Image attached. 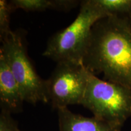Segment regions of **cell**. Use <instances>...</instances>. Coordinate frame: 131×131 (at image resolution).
Segmentation results:
<instances>
[{"label":"cell","instance_id":"cell-3","mask_svg":"<svg viewBox=\"0 0 131 131\" xmlns=\"http://www.w3.org/2000/svg\"><path fill=\"white\" fill-rule=\"evenodd\" d=\"M80 105L91 111L94 117L121 129L131 117V89L89 72Z\"/></svg>","mask_w":131,"mask_h":131},{"label":"cell","instance_id":"cell-10","mask_svg":"<svg viewBox=\"0 0 131 131\" xmlns=\"http://www.w3.org/2000/svg\"><path fill=\"white\" fill-rule=\"evenodd\" d=\"M14 10L10 3L0 0V39L2 40L12 32L10 28V17Z\"/></svg>","mask_w":131,"mask_h":131},{"label":"cell","instance_id":"cell-11","mask_svg":"<svg viewBox=\"0 0 131 131\" xmlns=\"http://www.w3.org/2000/svg\"><path fill=\"white\" fill-rule=\"evenodd\" d=\"M11 112L7 108L2 107L0 113V131H21L17 122L11 116Z\"/></svg>","mask_w":131,"mask_h":131},{"label":"cell","instance_id":"cell-5","mask_svg":"<svg viewBox=\"0 0 131 131\" xmlns=\"http://www.w3.org/2000/svg\"><path fill=\"white\" fill-rule=\"evenodd\" d=\"M89 72L83 63L60 62L46 80L47 95L57 110L81 104L88 84Z\"/></svg>","mask_w":131,"mask_h":131},{"label":"cell","instance_id":"cell-12","mask_svg":"<svg viewBox=\"0 0 131 131\" xmlns=\"http://www.w3.org/2000/svg\"><path fill=\"white\" fill-rule=\"evenodd\" d=\"M129 20H130V27H131V17L129 18Z\"/></svg>","mask_w":131,"mask_h":131},{"label":"cell","instance_id":"cell-4","mask_svg":"<svg viewBox=\"0 0 131 131\" xmlns=\"http://www.w3.org/2000/svg\"><path fill=\"white\" fill-rule=\"evenodd\" d=\"M0 56L7 62L20 88L24 100L33 105L48 103L46 80L36 72L26 51L22 32L12 31L1 40Z\"/></svg>","mask_w":131,"mask_h":131},{"label":"cell","instance_id":"cell-9","mask_svg":"<svg viewBox=\"0 0 131 131\" xmlns=\"http://www.w3.org/2000/svg\"><path fill=\"white\" fill-rule=\"evenodd\" d=\"M13 9L26 12H42L47 9L56 10V0H12L9 1Z\"/></svg>","mask_w":131,"mask_h":131},{"label":"cell","instance_id":"cell-7","mask_svg":"<svg viewBox=\"0 0 131 131\" xmlns=\"http://www.w3.org/2000/svg\"><path fill=\"white\" fill-rule=\"evenodd\" d=\"M60 131H121L107 123L93 117H84L68 107L57 110Z\"/></svg>","mask_w":131,"mask_h":131},{"label":"cell","instance_id":"cell-2","mask_svg":"<svg viewBox=\"0 0 131 131\" xmlns=\"http://www.w3.org/2000/svg\"><path fill=\"white\" fill-rule=\"evenodd\" d=\"M105 17L107 16L92 0L81 1L76 19L66 28L50 37L42 55L57 63H82L92 27L96 21Z\"/></svg>","mask_w":131,"mask_h":131},{"label":"cell","instance_id":"cell-1","mask_svg":"<svg viewBox=\"0 0 131 131\" xmlns=\"http://www.w3.org/2000/svg\"><path fill=\"white\" fill-rule=\"evenodd\" d=\"M89 72L131 89V27L129 18L108 16L96 21L82 61Z\"/></svg>","mask_w":131,"mask_h":131},{"label":"cell","instance_id":"cell-13","mask_svg":"<svg viewBox=\"0 0 131 131\" xmlns=\"http://www.w3.org/2000/svg\"></svg>","mask_w":131,"mask_h":131},{"label":"cell","instance_id":"cell-8","mask_svg":"<svg viewBox=\"0 0 131 131\" xmlns=\"http://www.w3.org/2000/svg\"><path fill=\"white\" fill-rule=\"evenodd\" d=\"M106 16L131 17V0H92Z\"/></svg>","mask_w":131,"mask_h":131},{"label":"cell","instance_id":"cell-6","mask_svg":"<svg viewBox=\"0 0 131 131\" xmlns=\"http://www.w3.org/2000/svg\"><path fill=\"white\" fill-rule=\"evenodd\" d=\"M0 101L1 106L11 112L22 109L24 101L20 88L7 62L0 56Z\"/></svg>","mask_w":131,"mask_h":131}]
</instances>
